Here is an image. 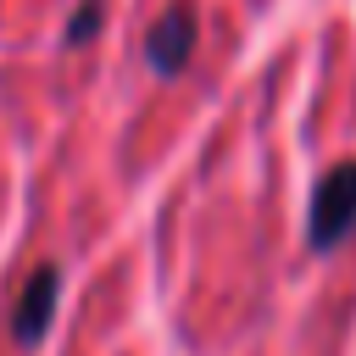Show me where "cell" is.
I'll use <instances>...</instances> for the list:
<instances>
[{"mask_svg":"<svg viewBox=\"0 0 356 356\" xmlns=\"http://www.w3.org/2000/svg\"><path fill=\"white\" fill-rule=\"evenodd\" d=\"M56 300H61V267L44 261V267L28 273V284H22L17 306H11V339H17V345H39V339L50 334Z\"/></svg>","mask_w":356,"mask_h":356,"instance_id":"obj_3","label":"cell"},{"mask_svg":"<svg viewBox=\"0 0 356 356\" xmlns=\"http://www.w3.org/2000/svg\"><path fill=\"white\" fill-rule=\"evenodd\" d=\"M195 39H200V11H195L189 0H172V6L150 22V33H145V61H150L161 78H172V72L189 67Z\"/></svg>","mask_w":356,"mask_h":356,"instance_id":"obj_2","label":"cell"},{"mask_svg":"<svg viewBox=\"0 0 356 356\" xmlns=\"http://www.w3.org/2000/svg\"><path fill=\"white\" fill-rule=\"evenodd\" d=\"M356 234V161H339L317 178L312 189V211H306V245L317 256L339 250Z\"/></svg>","mask_w":356,"mask_h":356,"instance_id":"obj_1","label":"cell"},{"mask_svg":"<svg viewBox=\"0 0 356 356\" xmlns=\"http://www.w3.org/2000/svg\"><path fill=\"white\" fill-rule=\"evenodd\" d=\"M100 22H106L100 0H83V6L72 11V22H67V44H83V39H95V33H100Z\"/></svg>","mask_w":356,"mask_h":356,"instance_id":"obj_4","label":"cell"}]
</instances>
